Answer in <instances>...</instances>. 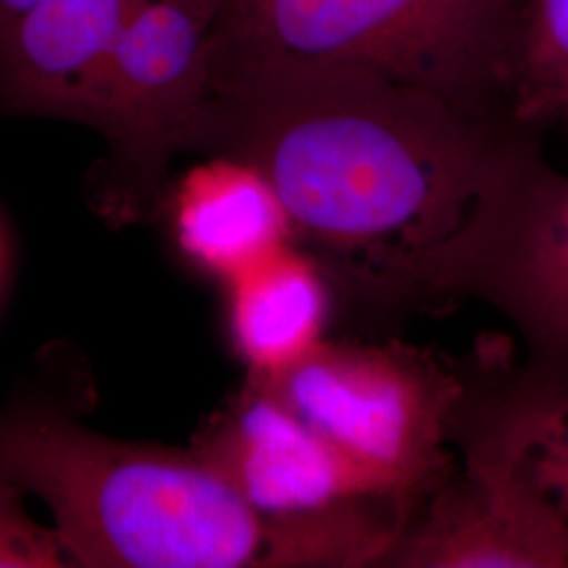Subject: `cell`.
<instances>
[{
	"mask_svg": "<svg viewBox=\"0 0 568 568\" xmlns=\"http://www.w3.org/2000/svg\"><path fill=\"white\" fill-rule=\"evenodd\" d=\"M39 0H0V28L20 18L23 11H28Z\"/></svg>",
	"mask_w": 568,
	"mask_h": 568,
	"instance_id": "cell-15",
	"label": "cell"
},
{
	"mask_svg": "<svg viewBox=\"0 0 568 568\" xmlns=\"http://www.w3.org/2000/svg\"><path fill=\"white\" fill-rule=\"evenodd\" d=\"M560 121H565L568 124V102L565 103V108H562V114H560Z\"/></svg>",
	"mask_w": 568,
	"mask_h": 568,
	"instance_id": "cell-16",
	"label": "cell"
},
{
	"mask_svg": "<svg viewBox=\"0 0 568 568\" xmlns=\"http://www.w3.org/2000/svg\"><path fill=\"white\" fill-rule=\"evenodd\" d=\"M528 133L539 131L375 70L220 41L187 150L257 166L283 201L293 243L333 291L422 310L429 265Z\"/></svg>",
	"mask_w": 568,
	"mask_h": 568,
	"instance_id": "cell-1",
	"label": "cell"
},
{
	"mask_svg": "<svg viewBox=\"0 0 568 568\" xmlns=\"http://www.w3.org/2000/svg\"><path fill=\"white\" fill-rule=\"evenodd\" d=\"M257 384L349 462L422 506L457 471L448 429L462 394L459 361L400 342L325 339Z\"/></svg>",
	"mask_w": 568,
	"mask_h": 568,
	"instance_id": "cell-4",
	"label": "cell"
},
{
	"mask_svg": "<svg viewBox=\"0 0 568 568\" xmlns=\"http://www.w3.org/2000/svg\"><path fill=\"white\" fill-rule=\"evenodd\" d=\"M457 471L406 528L387 567L568 568V525L495 443H455Z\"/></svg>",
	"mask_w": 568,
	"mask_h": 568,
	"instance_id": "cell-8",
	"label": "cell"
},
{
	"mask_svg": "<svg viewBox=\"0 0 568 568\" xmlns=\"http://www.w3.org/2000/svg\"><path fill=\"white\" fill-rule=\"evenodd\" d=\"M514 0H225L220 41L337 61L514 121L506 98Z\"/></svg>",
	"mask_w": 568,
	"mask_h": 568,
	"instance_id": "cell-3",
	"label": "cell"
},
{
	"mask_svg": "<svg viewBox=\"0 0 568 568\" xmlns=\"http://www.w3.org/2000/svg\"><path fill=\"white\" fill-rule=\"evenodd\" d=\"M169 213L183 255L224 284L295 244L274 185L232 156L192 166L169 194Z\"/></svg>",
	"mask_w": 568,
	"mask_h": 568,
	"instance_id": "cell-10",
	"label": "cell"
},
{
	"mask_svg": "<svg viewBox=\"0 0 568 568\" xmlns=\"http://www.w3.org/2000/svg\"><path fill=\"white\" fill-rule=\"evenodd\" d=\"M192 448L264 527L293 525L375 497H413L356 466L264 384L246 379L204 424Z\"/></svg>",
	"mask_w": 568,
	"mask_h": 568,
	"instance_id": "cell-7",
	"label": "cell"
},
{
	"mask_svg": "<svg viewBox=\"0 0 568 568\" xmlns=\"http://www.w3.org/2000/svg\"><path fill=\"white\" fill-rule=\"evenodd\" d=\"M480 302L518 333L525 365L568 389V175L539 133L511 148L466 227L432 262L422 310Z\"/></svg>",
	"mask_w": 568,
	"mask_h": 568,
	"instance_id": "cell-5",
	"label": "cell"
},
{
	"mask_svg": "<svg viewBox=\"0 0 568 568\" xmlns=\"http://www.w3.org/2000/svg\"><path fill=\"white\" fill-rule=\"evenodd\" d=\"M148 0H39L0 28V114L91 126L110 58Z\"/></svg>",
	"mask_w": 568,
	"mask_h": 568,
	"instance_id": "cell-9",
	"label": "cell"
},
{
	"mask_svg": "<svg viewBox=\"0 0 568 568\" xmlns=\"http://www.w3.org/2000/svg\"><path fill=\"white\" fill-rule=\"evenodd\" d=\"M225 286L230 337L246 379H272L325 342L333 286L300 246H286Z\"/></svg>",
	"mask_w": 568,
	"mask_h": 568,
	"instance_id": "cell-11",
	"label": "cell"
},
{
	"mask_svg": "<svg viewBox=\"0 0 568 568\" xmlns=\"http://www.w3.org/2000/svg\"><path fill=\"white\" fill-rule=\"evenodd\" d=\"M0 474L49 506L70 567H264L262 520L192 447L122 443L21 398L0 408Z\"/></svg>",
	"mask_w": 568,
	"mask_h": 568,
	"instance_id": "cell-2",
	"label": "cell"
},
{
	"mask_svg": "<svg viewBox=\"0 0 568 568\" xmlns=\"http://www.w3.org/2000/svg\"><path fill=\"white\" fill-rule=\"evenodd\" d=\"M21 499L23 490L0 474V567H70L55 528L34 523Z\"/></svg>",
	"mask_w": 568,
	"mask_h": 568,
	"instance_id": "cell-14",
	"label": "cell"
},
{
	"mask_svg": "<svg viewBox=\"0 0 568 568\" xmlns=\"http://www.w3.org/2000/svg\"><path fill=\"white\" fill-rule=\"evenodd\" d=\"M225 0H148L108 61L91 126L110 145L108 215L140 220L163 203L211 91Z\"/></svg>",
	"mask_w": 568,
	"mask_h": 568,
	"instance_id": "cell-6",
	"label": "cell"
},
{
	"mask_svg": "<svg viewBox=\"0 0 568 568\" xmlns=\"http://www.w3.org/2000/svg\"><path fill=\"white\" fill-rule=\"evenodd\" d=\"M506 98L514 121L544 131L568 102V0H514Z\"/></svg>",
	"mask_w": 568,
	"mask_h": 568,
	"instance_id": "cell-12",
	"label": "cell"
},
{
	"mask_svg": "<svg viewBox=\"0 0 568 568\" xmlns=\"http://www.w3.org/2000/svg\"><path fill=\"white\" fill-rule=\"evenodd\" d=\"M518 471L568 525V389L525 368L509 406Z\"/></svg>",
	"mask_w": 568,
	"mask_h": 568,
	"instance_id": "cell-13",
	"label": "cell"
}]
</instances>
